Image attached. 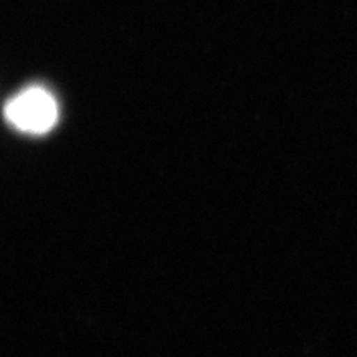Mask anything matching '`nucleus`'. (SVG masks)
Returning <instances> with one entry per match:
<instances>
[{
    "label": "nucleus",
    "mask_w": 357,
    "mask_h": 357,
    "mask_svg": "<svg viewBox=\"0 0 357 357\" xmlns=\"http://www.w3.org/2000/svg\"><path fill=\"white\" fill-rule=\"evenodd\" d=\"M7 121L19 131L43 134L56 124L58 105L50 91L32 86L13 96L6 106Z\"/></svg>",
    "instance_id": "1"
}]
</instances>
